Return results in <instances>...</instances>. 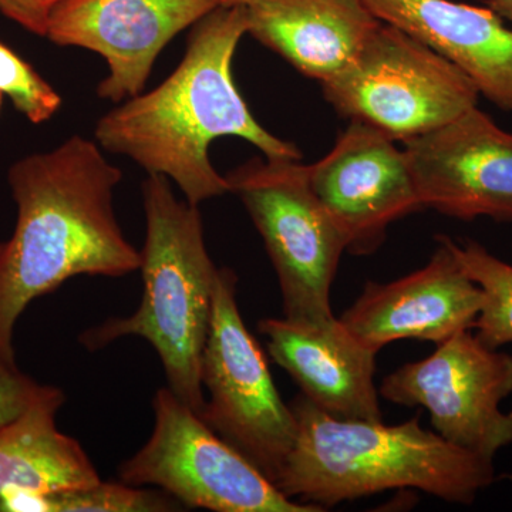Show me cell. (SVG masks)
I'll return each instance as SVG.
<instances>
[{
    "label": "cell",
    "mask_w": 512,
    "mask_h": 512,
    "mask_svg": "<svg viewBox=\"0 0 512 512\" xmlns=\"http://www.w3.org/2000/svg\"><path fill=\"white\" fill-rule=\"evenodd\" d=\"M247 33L298 72L328 82L383 20L363 0H242Z\"/></svg>",
    "instance_id": "cell-16"
},
{
    "label": "cell",
    "mask_w": 512,
    "mask_h": 512,
    "mask_svg": "<svg viewBox=\"0 0 512 512\" xmlns=\"http://www.w3.org/2000/svg\"><path fill=\"white\" fill-rule=\"evenodd\" d=\"M64 396L62 390L36 382L23 373L15 359L0 355V429L37 406Z\"/></svg>",
    "instance_id": "cell-21"
},
{
    "label": "cell",
    "mask_w": 512,
    "mask_h": 512,
    "mask_svg": "<svg viewBox=\"0 0 512 512\" xmlns=\"http://www.w3.org/2000/svg\"><path fill=\"white\" fill-rule=\"evenodd\" d=\"M66 396L32 407L0 429V495L57 493L100 483L79 441L57 429Z\"/></svg>",
    "instance_id": "cell-17"
},
{
    "label": "cell",
    "mask_w": 512,
    "mask_h": 512,
    "mask_svg": "<svg viewBox=\"0 0 512 512\" xmlns=\"http://www.w3.org/2000/svg\"><path fill=\"white\" fill-rule=\"evenodd\" d=\"M379 394L400 406L424 407L439 436L488 460L512 444V412L500 409L512 394V356L488 348L471 329L384 377Z\"/></svg>",
    "instance_id": "cell-9"
},
{
    "label": "cell",
    "mask_w": 512,
    "mask_h": 512,
    "mask_svg": "<svg viewBox=\"0 0 512 512\" xmlns=\"http://www.w3.org/2000/svg\"><path fill=\"white\" fill-rule=\"evenodd\" d=\"M0 242H2V241H0Z\"/></svg>",
    "instance_id": "cell-26"
},
{
    "label": "cell",
    "mask_w": 512,
    "mask_h": 512,
    "mask_svg": "<svg viewBox=\"0 0 512 512\" xmlns=\"http://www.w3.org/2000/svg\"><path fill=\"white\" fill-rule=\"evenodd\" d=\"M0 93L33 124L52 119L62 107V97L35 67L0 40Z\"/></svg>",
    "instance_id": "cell-20"
},
{
    "label": "cell",
    "mask_w": 512,
    "mask_h": 512,
    "mask_svg": "<svg viewBox=\"0 0 512 512\" xmlns=\"http://www.w3.org/2000/svg\"><path fill=\"white\" fill-rule=\"evenodd\" d=\"M59 0H0V13L20 28L46 36L50 12Z\"/></svg>",
    "instance_id": "cell-22"
},
{
    "label": "cell",
    "mask_w": 512,
    "mask_h": 512,
    "mask_svg": "<svg viewBox=\"0 0 512 512\" xmlns=\"http://www.w3.org/2000/svg\"><path fill=\"white\" fill-rule=\"evenodd\" d=\"M150 439L119 468L123 483L154 485L181 505L214 512H320L281 493L168 387L153 400Z\"/></svg>",
    "instance_id": "cell-8"
},
{
    "label": "cell",
    "mask_w": 512,
    "mask_h": 512,
    "mask_svg": "<svg viewBox=\"0 0 512 512\" xmlns=\"http://www.w3.org/2000/svg\"><path fill=\"white\" fill-rule=\"evenodd\" d=\"M269 355L302 394L338 419L382 421L375 383V350L357 342L339 318L325 328H305L285 318L258 323Z\"/></svg>",
    "instance_id": "cell-14"
},
{
    "label": "cell",
    "mask_w": 512,
    "mask_h": 512,
    "mask_svg": "<svg viewBox=\"0 0 512 512\" xmlns=\"http://www.w3.org/2000/svg\"><path fill=\"white\" fill-rule=\"evenodd\" d=\"M461 268L473 279L484 302L474 323L476 336L488 348L500 349L512 343V265L491 254L476 241L457 244L448 238Z\"/></svg>",
    "instance_id": "cell-18"
},
{
    "label": "cell",
    "mask_w": 512,
    "mask_h": 512,
    "mask_svg": "<svg viewBox=\"0 0 512 512\" xmlns=\"http://www.w3.org/2000/svg\"><path fill=\"white\" fill-rule=\"evenodd\" d=\"M237 292V274L227 266L218 269L201 362L208 399L200 416L276 485L295 443V416L279 396L264 352L245 326Z\"/></svg>",
    "instance_id": "cell-7"
},
{
    "label": "cell",
    "mask_w": 512,
    "mask_h": 512,
    "mask_svg": "<svg viewBox=\"0 0 512 512\" xmlns=\"http://www.w3.org/2000/svg\"><path fill=\"white\" fill-rule=\"evenodd\" d=\"M308 180L353 255L373 254L394 221L424 210L404 150L362 121L350 120L335 147L308 165Z\"/></svg>",
    "instance_id": "cell-10"
},
{
    "label": "cell",
    "mask_w": 512,
    "mask_h": 512,
    "mask_svg": "<svg viewBox=\"0 0 512 512\" xmlns=\"http://www.w3.org/2000/svg\"><path fill=\"white\" fill-rule=\"evenodd\" d=\"M19 512H167L181 504L164 491L143 490L126 483H100L57 493H22Z\"/></svg>",
    "instance_id": "cell-19"
},
{
    "label": "cell",
    "mask_w": 512,
    "mask_h": 512,
    "mask_svg": "<svg viewBox=\"0 0 512 512\" xmlns=\"http://www.w3.org/2000/svg\"><path fill=\"white\" fill-rule=\"evenodd\" d=\"M396 28L436 50L476 84L480 96L512 111V28L490 8L451 0H363Z\"/></svg>",
    "instance_id": "cell-15"
},
{
    "label": "cell",
    "mask_w": 512,
    "mask_h": 512,
    "mask_svg": "<svg viewBox=\"0 0 512 512\" xmlns=\"http://www.w3.org/2000/svg\"><path fill=\"white\" fill-rule=\"evenodd\" d=\"M322 89L340 116L403 143L446 126L477 107L480 99L467 74L386 22L342 72L322 83Z\"/></svg>",
    "instance_id": "cell-6"
},
{
    "label": "cell",
    "mask_w": 512,
    "mask_h": 512,
    "mask_svg": "<svg viewBox=\"0 0 512 512\" xmlns=\"http://www.w3.org/2000/svg\"><path fill=\"white\" fill-rule=\"evenodd\" d=\"M143 204L146 241L141 249L140 306L133 315L87 329L80 343L99 350L128 336L147 340L160 356L168 389L200 414L205 402L202 353L220 268L208 254L200 208L178 200L167 177L148 174Z\"/></svg>",
    "instance_id": "cell-4"
},
{
    "label": "cell",
    "mask_w": 512,
    "mask_h": 512,
    "mask_svg": "<svg viewBox=\"0 0 512 512\" xmlns=\"http://www.w3.org/2000/svg\"><path fill=\"white\" fill-rule=\"evenodd\" d=\"M242 2V0H225V3Z\"/></svg>",
    "instance_id": "cell-25"
},
{
    "label": "cell",
    "mask_w": 512,
    "mask_h": 512,
    "mask_svg": "<svg viewBox=\"0 0 512 512\" xmlns=\"http://www.w3.org/2000/svg\"><path fill=\"white\" fill-rule=\"evenodd\" d=\"M485 6L494 10L505 22L512 23V0H485Z\"/></svg>",
    "instance_id": "cell-23"
},
{
    "label": "cell",
    "mask_w": 512,
    "mask_h": 512,
    "mask_svg": "<svg viewBox=\"0 0 512 512\" xmlns=\"http://www.w3.org/2000/svg\"><path fill=\"white\" fill-rule=\"evenodd\" d=\"M247 29L242 2L222 3L198 20L177 69L156 89L104 114L94 130L97 144L173 180L198 207L231 192L208 156L217 138H242L269 160H301L295 144L255 120L235 86L232 59Z\"/></svg>",
    "instance_id": "cell-2"
},
{
    "label": "cell",
    "mask_w": 512,
    "mask_h": 512,
    "mask_svg": "<svg viewBox=\"0 0 512 512\" xmlns=\"http://www.w3.org/2000/svg\"><path fill=\"white\" fill-rule=\"evenodd\" d=\"M289 406L296 437L276 487L293 501L325 511L343 501L416 488L470 505L494 483V460L423 429L419 416L394 426L338 419L302 393Z\"/></svg>",
    "instance_id": "cell-3"
},
{
    "label": "cell",
    "mask_w": 512,
    "mask_h": 512,
    "mask_svg": "<svg viewBox=\"0 0 512 512\" xmlns=\"http://www.w3.org/2000/svg\"><path fill=\"white\" fill-rule=\"evenodd\" d=\"M403 144L424 208L512 222V133L478 106Z\"/></svg>",
    "instance_id": "cell-12"
},
{
    "label": "cell",
    "mask_w": 512,
    "mask_h": 512,
    "mask_svg": "<svg viewBox=\"0 0 512 512\" xmlns=\"http://www.w3.org/2000/svg\"><path fill=\"white\" fill-rule=\"evenodd\" d=\"M97 141L73 136L9 167L16 204L12 237L0 242V355L15 359L13 333L26 308L74 276L121 278L140 271L114 191L123 180Z\"/></svg>",
    "instance_id": "cell-1"
},
{
    "label": "cell",
    "mask_w": 512,
    "mask_h": 512,
    "mask_svg": "<svg viewBox=\"0 0 512 512\" xmlns=\"http://www.w3.org/2000/svg\"><path fill=\"white\" fill-rule=\"evenodd\" d=\"M437 241L429 264L389 284L367 282L362 295L340 316L357 342L379 353L396 340L439 345L474 328L483 291L461 268L446 235Z\"/></svg>",
    "instance_id": "cell-13"
},
{
    "label": "cell",
    "mask_w": 512,
    "mask_h": 512,
    "mask_svg": "<svg viewBox=\"0 0 512 512\" xmlns=\"http://www.w3.org/2000/svg\"><path fill=\"white\" fill-rule=\"evenodd\" d=\"M225 0H59L50 12L46 39L82 47L106 59L109 74L100 99L121 103L143 93L154 63L178 33Z\"/></svg>",
    "instance_id": "cell-11"
},
{
    "label": "cell",
    "mask_w": 512,
    "mask_h": 512,
    "mask_svg": "<svg viewBox=\"0 0 512 512\" xmlns=\"http://www.w3.org/2000/svg\"><path fill=\"white\" fill-rule=\"evenodd\" d=\"M301 160L252 158L227 175L265 242L281 286L284 318L305 328L335 322L330 292L346 251Z\"/></svg>",
    "instance_id": "cell-5"
},
{
    "label": "cell",
    "mask_w": 512,
    "mask_h": 512,
    "mask_svg": "<svg viewBox=\"0 0 512 512\" xmlns=\"http://www.w3.org/2000/svg\"><path fill=\"white\" fill-rule=\"evenodd\" d=\"M2 104H3V94L0 93V111H2Z\"/></svg>",
    "instance_id": "cell-24"
}]
</instances>
